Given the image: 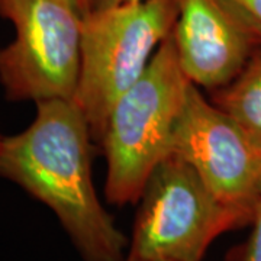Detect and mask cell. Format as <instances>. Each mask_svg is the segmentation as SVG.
Here are the masks:
<instances>
[{
  "instance_id": "cell-1",
  "label": "cell",
  "mask_w": 261,
  "mask_h": 261,
  "mask_svg": "<svg viewBox=\"0 0 261 261\" xmlns=\"http://www.w3.org/2000/svg\"><path fill=\"white\" fill-rule=\"evenodd\" d=\"M37 106L27 129L2 138L0 176L54 212L83 261H123L129 241L96 193L84 115L74 100Z\"/></svg>"
},
{
  "instance_id": "cell-2",
  "label": "cell",
  "mask_w": 261,
  "mask_h": 261,
  "mask_svg": "<svg viewBox=\"0 0 261 261\" xmlns=\"http://www.w3.org/2000/svg\"><path fill=\"white\" fill-rule=\"evenodd\" d=\"M190 84L171 31L144 74L108 116L100 144L108 164L105 193L109 203L140 202L151 173L170 154Z\"/></svg>"
},
{
  "instance_id": "cell-3",
  "label": "cell",
  "mask_w": 261,
  "mask_h": 261,
  "mask_svg": "<svg viewBox=\"0 0 261 261\" xmlns=\"http://www.w3.org/2000/svg\"><path fill=\"white\" fill-rule=\"evenodd\" d=\"M177 15L176 0H140L93 9L84 16L73 100L93 140L100 142L113 105L144 74Z\"/></svg>"
},
{
  "instance_id": "cell-4",
  "label": "cell",
  "mask_w": 261,
  "mask_h": 261,
  "mask_svg": "<svg viewBox=\"0 0 261 261\" xmlns=\"http://www.w3.org/2000/svg\"><path fill=\"white\" fill-rule=\"evenodd\" d=\"M247 224L251 219L219 200L187 161L168 154L144 187L126 255L202 261L219 235Z\"/></svg>"
},
{
  "instance_id": "cell-5",
  "label": "cell",
  "mask_w": 261,
  "mask_h": 261,
  "mask_svg": "<svg viewBox=\"0 0 261 261\" xmlns=\"http://www.w3.org/2000/svg\"><path fill=\"white\" fill-rule=\"evenodd\" d=\"M16 37L0 49V84L12 100H73L83 16L73 0H0Z\"/></svg>"
},
{
  "instance_id": "cell-6",
  "label": "cell",
  "mask_w": 261,
  "mask_h": 261,
  "mask_svg": "<svg viewBox=\"0 0 261 261\" xmlns=\"http://www.w3.org/2000/svg\"><path fill=\"white\" fill-rule=\"evenodd\" d=\"M170 154L187 161L219 200L252 221L261 187V151L193 83L173 132Z\"/></svg>"
},
{
  "instance_id": "cell-7",
  "label": "cell",
  "mask_w": 261,
  "mask_h": 261,
  "mask_svg": "<svg viewBox=\"0 0 261 261\" xmlns=\"http://www.w3.org/2000/svg\"><path fill=\"white\" fill-rule=\"evenodd\" d=\"M173 37L190 83L222 89L261 51V23L235 0H176Z\"/></svg>"
},
{
  "instance_id": "cell-8",
  "label": "cell",
  "mask_w": 261,
  "mask_h": 261,
  "mask_svg": "<svg viewBox=\"0 0 261 261\" xmlns=\"http://www.w3.org/2000/svg\"><path fill=\"white\" fill-rule=\"evenodd\" d=\"M214 102L261 151V51L231 83L216 90Z\"/></svg>"
},
{
  "instance_id": "cell-9",
  "label": "cell",
  "mask_w": 261,
  "mask_h": 261,
  "mask_svg": "<svg viewBox=\"0 0 261 261\" xmlns=\"http://www.w3.org/2000/svg\"><path fill=\"white\" fill-rule=\"evenodd\" d=\"M252 231L248 240L228 255L226 261H261V187L252 215Z\"/></svg>"
},
{
  "instance_id": "cell-10",
  "label": "cell",
  "mask_w": 261,
  "mask_h": 261,
  "mask_svg": "<svg viewBox=\"0 0 261 261\" xmlns=\"http://www.w3.org/2000/svg\"><path fill=\"white\" fill-rule=\"evenodd\" d=\"M261 23V0H235Z\"/></svg>"
},
{
  "instance_id": "cell-11",
  "label": "cell",
  "mask_w": 261,
  "mask_h": 261,
  "mask_svg": "<svg viewBox=\"0 0 261 261\" xmlns=\"http://www.w3.org/2000/svg\"><path fill=\"white\" fill-rule=\"evenodd\" d=\"M135 2H140V0H93V9H103V8H111V6L125 5V3H135Z\"/></svg>"
},
{
  "instance_id": "cell-12",
  "label": "cell",
  "mask_w": 261,
  "mask_h": 261,
  "mask_svg": "<svg viewBox=\"0 0 261 261\" xmlns=\"http://www.w3.org/2000/svg\"><path fill=\"white\" fill-rule=\"evenodd\" d=\"M77 10L80 12L82 16H86L87 13H90L93 9V0H73Z\"/></svg>"
},
{
  "instance_id": "cell-13",
  "label": "cell",
  "mask_w": 261,
  "mask_h": 261,
  "mask_svg": "<svg viewBox=\"0 0 261 261\" xmlns=\"http://www.w3.org/2000/svg\"><path fill=\"white\" fill-rule=\"evenodd\" d=\"M123 261H166V260H142V258H134V257H125V260Z\"/></svg>"
},
{
  "instance_id": "cell-14",
  "label": "cell",
  "mask_w": 261,
  "mask_h": 261,
  "mask_svg": "<svg viewBox=\"0 0 261 261\" xmlns=\"http://www.w3.org/2000/svg\"><path fill=\"white\" fill-rule=\"evenodd\" d=\"M0 145H2V137H0Z\"/></svg>"
}]
</instances>
